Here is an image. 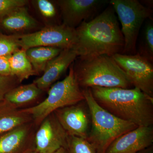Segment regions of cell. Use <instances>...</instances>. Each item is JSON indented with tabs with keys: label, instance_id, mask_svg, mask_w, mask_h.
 Wrapping results in <instances>:
<instances>
[{
	"label": "cell",
	"instance_id": "obj_1",
	"mask_svg": "<svg viewBox=\"0 0 153 153\" xmlns=\"http://www.w3.org/2000/svg\"><path fill=\"white\" fill-rule=\"evenodd\" d=\"M75 31L76 40L73 48L79 59L122 53L124 40L117 17L110 4L94 19L81 23Z\"/></svg>",
	"mask_w": 153,
	"mask_h": 153
},
{
	"label": "cell",
	"instance_id": "obj_11",
	"mask_svg": "<svg viewBox=\"0 0 153 153\" xmlns=\"http://www.w3.org/2000/svg\"><path fill=\"white\" fill-rule=\"evenodd\" d=\"M56 3L60 8L63 24L76 29L82 22L94 19L99 11L109 1L107 0H59Z\"/></svg>",
	"mask_w": 153,
	"mask_h": 153
},
{
	"label": "cell",
	"instance_id": "obj_3",
	"mask_svg": "<svg viewBox=\"0 0 153 153\" xmlns=\"http://www.w3.org/2000/svg\"><path fill=\"white\" fill-rule=\"evenodd\" d=\"M73 69L82 89L93 87L130 88L131 82L112 56L102 55L79 59Z\"/></svg>",
	"mask_w": 153,
	"mask_h": 153
},
{
	"label": "cell",
	"instance_id": "obj_5",
	"mask_svg": "<svg viewBox=\"0 0 153 153\" xmlns=\"http://www.w3.org/2000/svg\"><path fill=\"white\" fill-rule=\"evenodd\" d=\"M85 100L73 69V63L68 75L61 81L54 83L48 91V96L36 106L22 109L32 116L37 127L49 115L56 110L78 103Z\"/></svg>",
	"mask_w": 153,
	"mask_h": 153
},
{
	"label": "cell",
	"instance_id": "obj_2",
	"mask_svg": "<svg viewBox=\"0 0 153 153\" xmlns=\"http://www.w3.org/2000/svg\"><path fill=\"white\" fill-rule=\"evenodd\" d=\"M94 98L101 107L138 126L153 125V97L139 88L93 87Z\"/></svg>",
	"mask_w": 153,
	"mask_h": 153
},
{
	"label": "cell",
	"instance_id": "obj_13",
	"mask_svg": "<svg viewBox=\"0 0 153 153\" xmlns=\"http://www.w3.org/2000/svg\"><path fill=\"white\" fill-rule=\"evenodd\" d=\"M153 143L152 126H138L114 141L105 153H137Z\"/></svg>",
	"mask_w": 153,
	"mask_h": 153
},
{
	"label": "cell",
	"instance_id": "obj_7",
	"mask_svg": "<svg viewBox=\"0 0 153 153\" xmlns=\"http://www.w3.org/2000/svg\"><path fill=\"white\" fill-rule=\"evenodd\" d=\"M18 38L20 48L25 50L38 47L70 49L76 40L75 29L63 24L49 25L35 33L18 36Z\"/></svg>",
	"mask_w": 153,
	"mask_h": 153
},
{
	"label": "cell",
	"instance_id": "obj_9",
	"mask_svg": "<svg viewBox=\"0 0 153 153\" xmlns=\"http://www.w3.org/2000/svg\"><path fill=\"white\" fill-rule=\"evenodd\" d=\"M54 113L68 135L87 139L91 126V117L85 100L59 108Z\"/></svg>",
	"mask_w": 153,
	"mask_h": 153
},
{
	"label": "cell",
	"instance_id": "obj_24",
	"mask_svg": "<svg viewBox=\"0 0 153 153\" xmlns=\"http://www.w3.org/2000/svg\"><path fill=\"white\" fill-rule=\"evenodd\" d=\"M28 3L26 0H0V20Z\"/></svg>",
	"mask_w": 153,
	"mask_h": 153
},
{
	"label": "cell",
	"instance_id": "obj_16",
	"mask_svg": "<svg viewBox=\"0 0 153 153\" xmlns=\"http://www.w3.org/2000/svg\"><path fill=\"white\" fill-rule=\"evenodd\" d=\"M32 116L5 100L0 101V135L33 122Z\"/></svg>",
	"mask_w": 153,
	"mask_h": 153
},
{
	"label": "cell",
	"instance_id": "obj_28",
	"mask_svg": "<svg viewBox=\"0 0 153 153\" xmlns=\"http://www.w3.org/2000/svg\"><path fill=\"white\" fill-rule=\"evenodd\" d=\"M53 153H68L67 149L64 148H61L58 149V150L56 151V152H54Z\"/></svg>",
	"mask_w": 153,
	"mask_h": 153
},
{
	"label": "cell",
	"instance_id": "obj_15",
	"mask_svg": "<svg viewBox=\"0 0 153 153\" xmlns=\"http://www.w3.org/2000/svg\"><path fill=\"white\" fill-rule=\"evenodd\" d=\"M44 92L33 82L14 88L6 94L4 100L18 109H27L43 101L41 97Z\"/></svg>",
	"mask_w": 153,
	"mask_h": 153
},
{
	"label": "cell",
	"instance_id": "obj_22",
	"mask_svg": "<svg viewBox=\"0 0 153 153\" xmlns=\"http://www.w3.org/2000/svg\"><path fill=\"white\" fill-rule=\"evenodd\" d=\"M20 48L18 36H7L0 33V56L12 55Z\"/></svg>",
	"mask_w": 153,
	"mask_h": 153
},
{
	"label": "cell",
	"instance_id": "obj_8",
	"mask_svg": "<svg viewBox=\"0 0 153 153\" xmlns=\"http://www.w3.org/2000/svg\"><path fill=\"white\" fill-rule=\"evenodd\" d=\"M112 57L133 86L153 97L152 63L138 53L133 55L116 54Z\"/></svg>",
	"mask_w": 153,
	"mask_h": 153
},
{
	"label": "cell",
	"instance_id": "obj_18",
	"mask_svg": "<svg viewBox=\"0 0 153 153\" xmlns=\"http://www.w3.org/2000/svg\"><path fill=\"white\" fill-rule=\"evenodd\" d=\"M52 47H33L26 50V54L36 74L44 72L47 63L63 50Z\"/></svg>",
	"mask_w": 153,
	"mask_h": 153
},
{
	"label": "cell",
	"instance_id": "obj_27",
	"mask_svg": "<svg viewBox=\"0 0 153 153\" xmlns=\"http://www.w3.org/2000/svg\"><path fill=\"white\" fill-rule=\"evenodd\" d=\"M137 153H153V146H151L149 147L146 148Z\"/></svg>",
	"mask_w": 153,
	"mask_h": 153
},
{
	"label": "cell",
	"instance_id": "obj_25",
	"mask_svg": "<svg viewBox=\"0 0 153 153\" xmlns=\"http://www.w3.org/2000/svg\"><path fill=\"white\" fill-rule=\"evenodd\" d=\"M20 83L15 76L0 75V101L4 100L6 94Z\"/></svg>",
	"mask_w": 153,
	"mask_h": 153
},
{
	"label": "cell",
	"instance_id": "obj_26",
	"mask_svg": "<svg viewBox=\"0 0 153 153\" xmlns=\"http://www.w3.org/2000/svg\"><path fill=\"white\" fill-rule=\"evenodd\" d=\"M11 55L0 56V75L13 76L11 74L10 63V57Z\"/></svg>",
	"mask_w": 153,
	"mask_h": 153
},
{
	"label": "cell",
	"instance_id": "obj_19",
	"mask_svg": "<svg viewBox=\"0 0 153 153\" xmlns=\"http://www.w3.org/2000/svg\"><path fill=\"white\" fill-rule=\"evenodd\" d=\"M10 63L11 74L21 82L30 76L37 74L28 60L25 49H19L12 54L10 56Z\"/></svg>",
	"mask_w": 153,
	"mask_h": 153
},
{
	"label": "cell",
	"instance_id": "obj_14",
	"mask_svg": "<svg viewBox=\"0 0 153 153\" xmlns=\"http://www.w3.org/2000/svg\"><path fill=\"white\" fill-rule=\"evenodd\" d=\"M77 57V53L73 48L63 49L59 55L47 63L42 76L33 82L43 91H48Z\"/></svg>",
	"mask_w": 153,
	"mask_h": 153
},
{
	"label": "cell",
	"instance_id": "obj_6",
	"mask_svg": "<svg viewBox=\"0 0 153 153\" xmlns=\"http://www.w3.org/2000/svg\"><path fill=\"white\" fill-rule=\"evenodd\" d=\"M112 6L121 25L124 40L122 54H136V44L140 30L145 20L152 17V11L137 0H111Z\"/></svg>",
	"mask_w": 153,
	"mask_h": 153
},
{
	"label": "cell",
	"instance_id": "obj_23",
	"mask_svg": "<svg viewBox=\"0 0 153 153\" xmlns=\"http://www.w3.org/2000/svg\"><path fill=\"white\" fill-rule=\"evenodd\" d=\"M39 13L45 19H55L57 15L55 5L49 0H37L34 1Z\"/></svg>",
	"mask_w": 153,
	"mask_h": 153
},
{
	"label": "cell",
	"instance_id": "obj_21",
	"mask_svg": "<svg viewBox=\"0 0 153 153\" xmlns=\"http://www.w3.org/2000/svg\"><path fill=\"white\" fill-rule=\"evenodd\" d=\"M67 149L68 153H96L87 140L72 136H68Z\"/></svg>",
	"mask_w": 153,
	"mask_h": 153
},
{
	"label": "cell",
	"instance_id": "obj_29",
	"mask_svg": "<svg viewBox=\"0 0 153 153\" xmlns=\"http://www.w3.org/2000/svg\"><path fill=\"white\" fill-rule=\"evenodd\" d=\"M30 153H39L38 152H36V150L33 151V152H31Z\"/></svg>",
	"mask_w": 153,
	"mask_h": 153
},
{
	"label": "cell",
	"instance_id": "obj_20",
	"mask_svg": "<svg viewBox=\"0 0 153 153\" xmlns=\"http://www.w3.org/2000/svg\"><path fill=\"white\" fill-rule=\"evenodd\" d=\"M152 18L146 23L139 54L153 63V25Z\"/></svg>",
	"mask_w": 153,
	"mask_h": 153
},
{
	"label": "cell",
	"instance_id": "obj_12",
	"mask_svg": "<svg viewBox=\"0 0 153 153\" xmlns=\"http://www.w3.org/2000/svg\"><path fill=\"white\" fill-rule=\"evenodd\" d=\"M37 128L33 121L0 135V153H30L35 151Z\"/></svg>",
	"mask_w": 153,
	"mask_h": 153
},
{
	"label": "cell",
	"instance_id": "obj_17",
	"mask_svg": "<svg viewBox=\"0 0 153 153\" xmlns=\"http://www.w3.org/2000/svg\"><path fill=\"white\" fill-rule=\"evenodd\" d=\"M0 24L5 30L13 33L32 30L39 26L38 22L25 7L17 9L0 20Z\"/></svg>",
	"mask_w": 153,
	"mask_h": 153
},
{
	"label": "cell",
	"instance_id": "obj_10",
	"mask_svg": "<svg viewBox=\"0 0 153 153\" xmlns=\"http://www.w3.org/2000/svg\"><path fill=\"white\" fill-rule=\"evenodd\" d=\"M68 136L52 113L42 121L36 130L35 150L39 153H53L61 148L67 149Z\"/></svg>",
	"mask_w": 153,
	"mask_h": 153
},
{
	"label": "cell",
	"instance_id": "obj_4",
	"mask_svg": "<svg viewBox=\"0 0 153 153\" xmlns=\"http://www.w3.org/2000/svg\"><path fill=\"white\" fill-rule=\"evenodd\" d=\"M82 90L91 117V126L86 140L93 146L96 153H105L114 141L138 127L101 107L94 98L90 88Z\"/></svg>",
	"mask_w": 153,
	"mask_h": 153
}]
</instances>
